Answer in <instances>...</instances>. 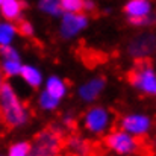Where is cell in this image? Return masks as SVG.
<instances>
[{"label": "cell", "instance_id": "6da1fadb", "mask_svg": "<svg viewBox=\"0 0 156 156\" xmlns=\"http://www.w3.org/2000/svg\"><path fill=\"white\" fill-rule=\"evenodd\" d=\"M68 133L70 132L53 124L44 127L35 135L27 156H61L67 146Z\"/></svg>", "mask_w": 156, "mask_h": 156}, {"label": "cell", "instance_id": "7a4b0ae2", "mask_svg": "<svg viewBox=\"0 0 156 156\" xmlns=\"http://www.w3.org/2000/svg\"><path fill=\"white\" fill-rule=\"evenodd\" d=\"M27 120V112L18 100L9 83H2L0 87V123L6 130L21 126Z\"/></svg>", "mask_w": 156, "mask_h": 156}, {"label": "cell", "instance_id": "3957f363", "mask_svg": "<svg viewBox=\"0 0 156 156\" xmlns=\"http://www.w3.org/2000/svg\"><path fill=\"white\" fill-rule=\"evenodd\" d=\"M105 147L115 150L120 155L135 153L140 156H153V146L144 136H130L123 132H111L103 138Z\"/></svg>", "mask_w": 156, "mask_h": 156}, {"label": "cell", "instance_id": "277c9868", "mask_svg": "<svg viewBox=\"0 0 156 156\" xmlns=\"http://www.w3.org/2000/svg\"><path fill=\"white\" fill-rule=\"evenodd\" d=\"M126 79L130 85L149 94H156V74L153 73V64L150 58L138 56L133 62L132 70L127 71Z\"/></svg>", "mask_w": 156, "mask_h": 156}, {"label": "cell", "instance_id": "5b68a950", "mask_svg": "<svg viewBox=\"0 0 156 156\" xmlns=\"http://www.w3.org/2000/svg\"><path fill=\"white\" fill-rule=\"evenodd\" d=\"M65 149H70V153L76 156H103L105 147L99 141H90L79 133L70 132L67 138Z\"/></svg>", "mask_w": 156, "mask_h": 156}, {"label": "cell", "instance_id": "8992f818", "mask_svg": "<svg viewBox=\"0 0 156 156\" xmlns=\"http://www.w3.org/2000/svg\"><path fill=\"white\" fill-rule=\"evenodd\" d=\"M85 26H87V17L85 15H82V14H65L64 21H62V35L68 38Z\"/></svg>", "mask_w": 156, "mask_h": 156}, {"label": "cell", "instance_id": "52a82bcc", "mask_svg": "<svg viewBox=\"0 0 156 156\" xmlns=\"http://www.w3.org/2000/svg\"><path fill=\"white\" fill-rule=\"evenodd\" d=\"M106 123H108V114H106V111L100 109V108H94L87 114L85 126L91 132H100L106 126Z\"/></svg>", "mask_w": 156, "mask_h": 156}, {"label": "cell", "instance_id": "ba28073f", "mask_svg": "<svg viewBox=\"0 0 156 156\" xmlns=\"http://www.w3.org/2000/svg\"><path fill=\"white\" fill-rule=\"evenodd\" d=\"M0 8H2V15L6 20L14 21L20 18V14L26 8V3L21 0H2Z\"/></svg>", "mask_w": 156, "mask_h": 156}, {"label": "cell", "instance_id": "9c48e42d", "mask_svg": "<svg viewBox=\"0 0 156 156\" xmlns=\"http://www.w3.org/2000/svg\"><path fill=\"white\" fill-rule=\"evenodd\" d=\"M123 127L130 130V132H135V133H143L147 130L149 127V118L146 117H141V115H132V117H126L123 118L121 121Z\"/></svg>", "mask_w": 156, "mask_h": 156}, {"label": "cell", "instance_id": "30bf717a", "mask_svg": "<svg viewBox=\"0 0 156 156\" xmlns=\"http://www.w3.org/2000/svg\"><path fill=\"white\" fill-rule=\"evenodd\" d=\"M155 44H156V41L153 37H141V38H138L135 43H132L130 53L135 55L136 58H138V56H144L146 53H149L155 47Z\"/></svg>", "mask_w": 156, "mask_h": 156}, {"label": "cell", "instance_id": "8fae6325", "mask_svg": "<svg viewBox=\"0 0 156 156\" xmlns=\"http://www.w3.org/2000/svg\"><path fill=\"white\" fill-rule=\"evenodd\" d=\"M150 11V5L147 0H130L124 6V12L129 14V17H136V15H146Z\"/></svg>", "mask_w": 156, "mask_h": 156}, {"label": "cell", "instance_id": "7c38bea8", "mask_svg": "<svg viewBox=\"0 0 156 156\" xmlns=\"http://www.w3.org/2000/svg\"><path fill=\"white\" fill-rule=\"evenodd\" d=\"M105 85V79H96V80H91L90 83H87L85 87L80 88V96L87 100H93L97 97V94L102 91Z\"/></svg>", "mask_w": 156, "mask_h": 156}, {"label": "cell", "instance_id": "4fadbf2b", "mask_svg": "<svg viewBox=\"0 0 156 156\" xmlns=\"http://www.w3.org/2000/svg\"><path fill=\"white\" fill-rule=\"evenodd\" d=\"M20 73H21V76L24 77V80L29 83V85H32V87H38L40 83H41V76H40V73L35 70V68H32V67H21L20 68Z\"/></svg>", "mask_w": 156, "mask_h": 156}, {"label": "cell", "instance_id": "5bb4252c", "mask_svg": "<svg viewBox=\"0 0 156 156\" xmlns=\"http://www.w3.org/2000/svg\"><path fill=\"white\" fill-rule=\"evenodd\" d=\"M47 93L53 96L55 99H61L65 93V87L58 77H52L47 83Z\"/></svg>", "mask_w": 156, "mask_h": 156}, {"label": "cell", "instance_id": "9a60e30c", "mask_svg": "<svg viewBox=\"0 0 156 156\" xmlns=\"http://www.w3.org/2000/svg\"><path fill=\"white\" fill-rule=\"evenodd\" d=\"M61 6L67 12H83L85 11V0H59Z\"/></svg>", "mask_w": 156, "mask_h": 156}, {"label": "cell", "instance_id": "2e32d148", "mask_svg": "<svg viewBox=\"0 0 156 156\" xmlns=\"http://www.w3.org/2000/svg\"><path fill=\"white\" fill-rule=\"evenodd\" d=\"M40 6H41L43 11H46L49 14L58 15V14L62 12V6H61V2L59 0H41Z\"/></svg>", "mask_w": 156, "mask_h": 156}, {"label": "cell", "instance_id": "e0dca14e", "mask_svg": "<svg viewBox=\"0 0 156 156\" xmlns=\"http://www.w3.org/2000/svg\"><path fill=\"white\" fill-rule=\"evenodd\" d=\"M17 23H15V32H18L21 37H32V34H34V29H32V26H30V23L29 21H26V20H21V18H18V20H15Z\"/></svg>", "mask_w": 156, "mask_h": 156}, {"label": "cell", "instance_id": "ac0fdd59", "mask_svg": "<svg viewBox=\"0 0 156 156\" xmlns=\"http://www.w3.org/2000/svg\"><path fill=\"white\" fill-rule=\"evenodd\" d=\"M15 34V27L11 24H0V44H8Z\"/></svg>", "mask_w": 156, "mask_h": 156}, {"label": "cell", "instance_id": "d6986e66", "mask_svg": "<svg viewBox=\"0 0 156 156\" xmlns=\"http://www.w3.org/2000/svg\"><path fill=\"white\" fill-rule=\"evenodd\" d=\"M30 150V143H18L11 147L9 156H27Z\"/></svg>", "mask_w": 156, "mask_h": 156}, {"label": "cell", "instance_id": "ffe728a7", "mask_svg": "<svg viewBox=\"0 0 156 156\" xmlns=\"http://www.w3.org/2000/svg\"><path fill=\"white\" fill-rule=\"evenodd\" d=\"M20 68H21V65H20V62H17V61H6L5 64H3V73L6 74V76H12V74H17V73H20Z\"/></svg>", "mask_w": 156, "mask_h": 156}, {"label": "cell", "instance_id": "44dd1931", "mask_svg": "<svg viewBox=\"0 0 156 156\" xmlns=\"http://www.w3.org/2000/svg\"><path fill=\"white\" fill-rule=\"evenodd\" d=\"M0 53L5 56V59H6V61H17V62H20V58H18L17 52H15L14 49H11L8 44H2V47H0Z\"/></svg>", "mask_w": 156, "mask_h": 156}, {"label": "cell", "instance_id": "7402d4cb", "mask_svg": "<svg viewBox=\"0 0 156 156\" xmlns=\"http://www.w3.org/2000/svg\"><path fill=\"white\" fill-rule=\"evenodd\" d=\"M129 21H130L132 24H135V26H141V24H150V23H153V21H155V18H153V17H150L149 14H146V15L129 17Z\"/></svg>", "mask_w": 156, "mask_h": 156}, {"label": "cell", "instance_id": "603a6c76", "mask_svg": "<svg viewBox=\"0 0 156 156\" xmlns=\"http://www.w3.org/2000/svg\"><path fill=\"white\" fill-rule=\"evenodd\" d=\"M58 105V99H55L53 96H50L49 93H44L41 96V106L43 108H47V109H52Z\"/></svg>", "mask_w": 156, "mask_h": 156}, {"label": "cell", "instance_id": "cb8c5ba5", "mask_svg": "<svg viewBox=\"0 0 156 156\" xmlns=\"http://www.w3.org/2000/svg\"><path fill=\"white\" fill-rule=\"evenodd\" d=\"M2 83H3V70L0 68V87H2Z\"/></svg>", "mask_w": 156, "mask_h": 156}, {"label": "cell", "instance_id": "d4e9b609", "mask_svg": "<svg viewBox=\"0 0 156 156\" xmlns=\"http://www.w3.org/2000/svg\"><path fill=\"white\" fill-rule=\"evenodd\" d=\"M0 3H2V0H0Z\"/></svg>", "mask_w": 156, "mask_h": 156}, {"label": "cell", "instance_id": "484cf974", "mask_svg": "<svg viewBox=\"0 0 156 156\" xmlns=\"http://www.w3.org/2000/svg\"><path fill=\"white\" fill-rule=\"evenodd\" d=\"M0 124H2V123H0Z\"/></svg>", "mask_w": 156, "mask_h": 156}]
</instances>
